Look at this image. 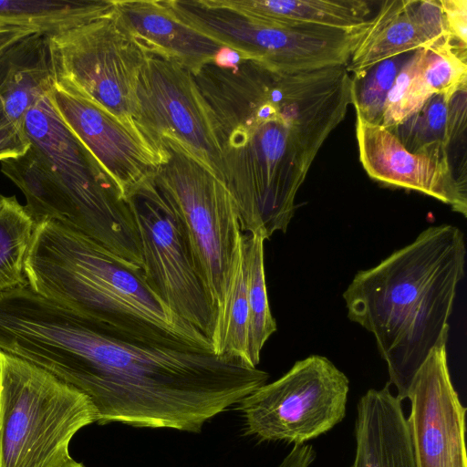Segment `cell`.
<instances>
[{"instance_id":"33","label":"cell","mask_w":467,"mask_h":467,"mask_svg":"<svg viewBox=\"0 0 467 467\" xmlns=\"http://www.w3.org/2000/svg\"><path fill=\"white\" fill-rule=\"evenodd\" d=\"M10 26H10V25L6 24L4 20L0 19V29L7 28Z\"/></svg>"},{"instance_id":"28","label":"cell","mask_w":467,"mask_h":467,"mask_svg":"<svg viewBox=\"0 0 467 467\" xmlns=\"http://www.w3.org/2000/svg\"><path fill=\"white\" fill-rule=\"evenodd\" d=\"M466 58V50L454 47L449 37L428 47L422 74L433 95L467 88Z\"/></svg>"},{"instance_id":"7","label":"cell","mask_w":467,"mask_h":467,"mask_svg":"<svg viewBox=\"0 0 467 467\" xmlns=\"http://www.w3.org/2000/svg\"><path fill=\"white\" fill-rule=\"evenodd\" d=\"M161 143L167 158L154 182L182 225L216 311L226 296L243 235L239 213L224 183L207 167L175 141Z\"/></svg>"},{"instance_id":"24","label":"cell","mask_w":467,"mask_h":467,"mask_svg":"<svg viewBox=\"0 0 467 467\" xmlns=\"http://www.w3.org/2000/svg\"><path fill=\"white\" fill-rule=\"evenodd\" d=\"M35 228L16 196L0 194V293L28 286L25 263Z\"/></svg>"},{"instance_id":"18","label":"cell","mask_w":467,"mask_h":467,"mask_svg":"<svg viewBox=\"0 0 467 467\" xmlns=\"http://www.w3.org/2000/svg\"><path fill=\"white\" fill-rule=\"evenodd\" d=\"M115 15L146 53L196 71L226 47L184 22L168 0H115Z\"/></svg>"},{"instance_id":"26","label":"cell","mask_w":467,"mask_h":467,"mask_svg":"<svg viewBox=\"0 0 467 467\" xmlns=\"http://www.w3.org/2000/svg\"><path fill=\"white\" fill-rule=\"evenodd\" d=\"M427 49L414 51L399 71L385 103L382 127L391 129L401 124L433 95L422 74Z\"/></svg>"},{"instance_id":"17","label":"cell","mask_w":467,"mask_h":467,"mask_svg":"<svg viewBox=\"0 0 467 467\" xmlns=\"http://www.w3.org/2000/svg\"><path fill=\"white\" fill-rule=\"evenodd\" d=\"M53 83L43 33L28 35L0 53V161L27 151L26 114Z\"/></svg>"},{"instance_id":"8","label":"cell","mask_w":467,"mask_h":467,"mask_svg":"<svg viewBox=\"0 0 467 467\" xmlns=\"http://www.w3.org/2000/svg\"><path fill=\"white\" fill-rule=\"evenodd\" d=\"M173 9L224 47L284 71L346 67L368 24L341 29L278 23L238 11L223 0H176Z\"/></svg>"},{"instance_id":"30","label":"cell","mask_w":467,"mask_h":467,"mask_svg":"<svg viewBox=\"0 0 467 467\" xmlns=\"http://www.w3.org/2000/svg\"><path fill=\"white\" fill-rule=\"evenodd\" d=\"M37 31L26 26H10L0 29V53L25 36Z\"/></svg>"},{"instance_id":"27","label":"cell","mask_w":467,"mask_h":467,"mask_svg":"<svg viewBox=\"0 0 467 467\" xmlns=\"http://www.w3.org/2000/svg\"><path fill=\"white\" fill-rule=\"evenodd\" d=\"M408 57L403 55L375 65L359 78H352V105L366 121L381 124L388 95Z\"/></svg>"},{"instance_id":"5","label":"cell","mask_w":467,"mask_h":467,"mask_svg":"<svg viewBox=\"0 0 467 467\" xmlns=\"http://www.w3.org/2000/svg\"><path fill=\"white\" fill-rule=\"evenodd\" d=\"M97 419L84 393L0 350V467L65 466L73 436Z\"/></svg>"},{"instance_id":"11","label":"cell","mask_w":467,"mask_h":467,"mask_svg":"<svg viewBox=\"0 0 467 467\" xmlns=\"http://www.w3.org/2000/svg\"><path fill=\"white\" fill-rule=\"evenodd\" d=\"M153 177L126 196L140 240L145 279L167 308L211 340L215 307L182 225Z\"/></svg>"},{"instance_id":"25","label":"cell","mask_w":467,"mask_h":467,"mask_svg":"<svg viewBox=\"0 0 467 467\" xmlns=\"http://www.w3.org/2000/svg\"><path fill=\"white\" fill-rule=\"evenodd\" d=\"M260 234L244 233V254L247 274L249 308L248 356L252 366L257 367L263 347L276 330L272 316L265 273L264 243Z\"/></svg>"},{"instance_id":"9","label":"cell","mask_w":467,"mask_h":467,"mask_svg":"<svg viewBox=\"0 0 467 467\" xmlns=\"http://www.w3.org/2000/svg\"><path fill=\"white\" fill-rule=\"evenodd\" d=\"M54 84L99 105L140 131L137 87L147 53L115 15L45 35Z\"/></svg>"},{"instance_id":"4","label":"cell","mask_w":467,"mask_h":467,"mask_svg":"<svg viewBox=\"0 0 467 467\" xmlns=\"http://www.w3.org/2000/svg\"><path fill=\"white\" fill-rule=\"evenodd\" d=\"M25 271L31 290L101 324L119 338L213 351L207 337L166 307L142 268L59 221L36 226Z\"/></svg>"},{"instance_id":"16","label":"cell","mask_w":467,"mask_h":467,"mask_svg":"<svg viewBox=\"0 0 467 467\" xmlns=\"http://www.w3.org/2000/svg\"><path fill=\"white\" fill-rule=\"evenodd\" d=\"M445 37L440 0L384 1L368 20L346 69L357 78L381 61L432 47Z\"/></svg>"},{"instance_id":"22","label":"cell","mask_w":467,"mask_h":467,"mask_svg":"<svg viewBox=\"0 0 467 467\" xmlns=\"http://www.w3.org/2000/svg\"><path fill=\"white\" fill-rule=\"evenodd\" d=\"M115 10V0H0V19L44 35L68 30Z\"/></svg>"},{"instance_id":"31","label":"cell","mask_w":467,"mask_h":467,"mask_svg":"<svg viewBox=\"0 0 467 467\" xmlns=\"http://www.w3.org/2000/svg\"><path fill=\"white\" fill-rule=\"evenodd\" d=\"M278 467H307V464L300 457L287 454Z\"/></svg>"},{"instance_id":"21","label":"cell","mask_w":467,"mask_h":467,"mask_svg":"<svg viewBox=\"0 0 467 467\" xmlns=\"http://www.w3.org/2000/svg\"><path fill=\"white\" fill-rule=\"evenodd\" d=\"M243 13L290 25L352 29L365 24L371 8L364 0H223Z\"/></svg>"},{"instance_id":"12","label":"cell","mask_w":467,"mask_h":467,"mask_svg":"<svg viewBox=\"0 0 467 467\" xmlns=\"http://www.w3.org/2000/svg\"><path fill=\"white\" fill-rule=\"evenodd\" d=\"M139 124L163 147L169 139L221 177V152L206 104L192 71L180 62L147 53L138 87Z\"/></svg>"},{"instance_id":"15","label":"cell","mask_w":467,"mask_h":467,"mask_svg":"<svg viewBox=\"0 0 467 467\" xmlns=\"http://www.w3.org/2000/svg\"><path fill=\"white\" fill-rule=\"evenodd\" d=\"M356 137L360 162L372 179L427 194L467 216L466 179L455 171L450 157L413 153L389 130L357 112Z\"/></svg>"},{"instance_id":"19","label":"cell","mask_w":467,"mask_h":467,"mask_svg":"<svg viewBox=\"0 0 467 467\" xmlns=\"http://www.w3.org/2000/svg\"><path fill=\"white\" fill-rule=\"evenodd\" d=\"M389 386L368 389L358 400L352 467H417L401 400Z\"/></svg>"},{"instance_id":"29","label":"cell","mask_w":467,"mask_h":467,"mask_svg":"<svg viewBox=\"0 0 467 467\" xmlns=\"http://www.w3.org/2000/svg\"><path fill=\"white\" fill-rule=\"evenodd\" d=\"M447 34L451 43L459 49L467 47V1L440 0Z\"/></svg>"},{"instance_id":"10","label":"cell","mask_w":467,"mask_h":467,"mask_svg":"<svg viewBox=\"0 0 467 467\" xmlns=\"http://www.w3.org/2000/svg\"><path fill=\"white\" fill-rule=\"evenodd\" d=\"M349 381L327 358L312 355L239 402L246 433L261 441L304 444L346 414Z\"/></svg>"},{"instance_id":"32","label":"cell","mask_w":467,"mask_h":467,"mask_svg":"<svg viewBox=\"0 0 467 467\" xmlns=\"http://www.w3.org/2000/svg\"><path fill=\"white\" fill-rule=\"evenodd\" d=\"M63 467H85L81 462H78L75 460L71 459L65 466Z\"/></svg>"},{"instance_id":"6","label":"cell","mask_w":467,"mask_h":467,"mask_svg":"<svg viewBox=\"0 0 467 467\" xmlns=\"http://www.w3.org/2000/svg\"><path fill=\"white\" fill-rule=\"evenodd\" d=\"M49 90L27 112L26 132L64 195L70 212L68 226L142 268L140 240L126 199L61 120Z\"/></svg>"},{"instance_id":"3","label":"cell","mask_w":467,"mask_h":467,"mask_svg":"<svg viewBox=\"0 0 467 467\" xmlns=\"http://www.w3.org/2000/svg\"><path fill=\"white\" fill-rule=\"evenodd\" d=\"M465 258L464 235L458 227L431 226L379 265L358 271L343 293L348 318L374 336L401 401L450 329Z\"/></svg>"},{"instance_id":"20","label":"cell","mask_w":467,"mask_h":467,"mask_svg":"<svg viewBox=\"0 0 467 467\" xmlns=\"http://www.w3.org/2000/svg\"><path fill=\"white\" fill-rule=\"evenodd\" d=\"M466 88L452 95H432L414 115L388 129L413 153L450 157L451 144L465 136Z\"/></svg>"},{"instance_id":"13","label":"cell","mask_w":467,"mask_h":467,"mask_svg":"<svg viewBox=\"0 0 467 467\" xmlns=\"http://www.w3.org/2000/svg\"><path fill=\"white\" fill-rule=\"evenodd\" d=\"M48 95L61 120L89 150L124 199L165 161L164 145H157L84 96L54 83Z\"/></svg>"},{"instance_id":"2","label":"cell","mask_w":467,"mask_h":467,"mask_svg":"<svg viewBox=\"0 0 467 467\" xmlns=\"http://www.w3.org/2000/svg\"><path fill=\"white\" fill-rule=\"evenodd\" d=\"M192 75L242 232L285 233L312 162L352 104L350 74L345 66L284 71L224 47Z\"/></svg>"},{"instance_id":"23","label":"cell","mask_w":467,"mask_h":467,"mask_svg":"<svg viewBox=\"0 0 467 467\" xmlns=\"http://www.w3.org/2000/svg\"><path fill=\"white\" fill-rule=\"evenodd\" d=\"M243 239L244 233L226 296L215 311L211 342L215 354L237 358L251 365L248 356L247 274Z\"/></svg>"},{"instance_id":"14","label":"cell","mask_w":467,"mask_h":467,"mask_svg":"<svg viewBox=\"0 0 467 467\" xmlns=\"http://www.w3.org/2000/svg\"><path fill=\"white\" fill-rule=\"evenodd\" d=\"M446 331L411 383L407 418L417 467H467L465 413L452 385Z\"/></svg>"},{"instance_id":"1","label":"cell","mask_w":467,"mask_h":467,"mask_svg":"<svg viewBox=\"0 0 467 467\" xmlns=\"http://www.w3.org/2000/svg\"><path fill=\"white\" fill-rule=\"evenodd\" d=\"M0 349L84 393L101 425L199 432L269 378L237 358L119 338L29 288L7 309Z\"/></svg>"}]
</instances>
